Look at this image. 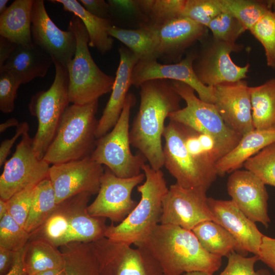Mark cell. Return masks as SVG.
Masks as SVG:
<instances>
[{
	"label": "cell",
	"mask_w": 275,
	"mask_h": 275,
	"mask_svg": "<svg viewBox=\"0 0 275 275\" xmlns=\"http://www.w3.org/2000/svg\"><path fill=\"white\" fill-rule=\"evenodd\" d=\"M140 87V106L130 129V142L152 169L159 170L164 166L162 138L164 122L171 113L180 108L181 98L171 80H150Z\"/></svg>",
	"instance_id": "cell-1"
},
{
	"label": "cell",
	"mask_w": 275,
	"mask_h": 275,
	"mask_svg": "<svg viewBox=\"0 0 275 275\" xmlns=\"http://www.w3.org/2000/svg\"><path fill=\"white\" fill-rule=\"evenodd\" d=\"M135 245L155 259L163 275L195 271L213 275L222 265V258L207 252L192 231L176 225L159 224Z\"/></svg>",
	"instance_id": "cell-2"
},
{
	"label": "cell",
	"mask_w": 275,
	"mask_h": 275,
	"mask_svg": "<svg viewBox=\"0 0 275 275\" xmlns=\"http://www.w3.org/2000/svg\"><path fill=\"white\" fill-rule=\"evenodd\" d=\"M142 171L145 180L137 186L140 200L122 222L107 226L104 237L111 241L135 245L160 224L162 202L169 187L161 170H155L145 163Z\"/></svg>",
	"instance_id": "cell-3"
},
{
	"label": "cell",
	"mask_w": 275,
	"mask_h": 275,
	"mask_svg": "<svg viewBox=\"0 0 275 275\" xmlns=\"http://www.w3.org/2000/svg\"><path fill=\"white\" fill-rule=\"evenodd\" d=\"M98 101L66 108L44 160L54 164L91 156L97 141Z\"/></svg>",
	"instance_id": "cell-4"
},
{
	"label": "cell",
	"mask_w": 275,
	"mask_h": 275,
	"mask_svg": "<svg viewBox=\"0 0 275 275\" xmlns=\"http://www.w3.org/2000/svg\"><path fill=\"white\" fill-rule=\"evenodd\" d=\"M68 29L76 40L74 57L67 67L70 102L84 105L98 101L112 91L115 77L103 72L94 62L89 48V35L81 20L73 15Z\"/></svg>",
	"instance_id": "cell-5"
},
{
	"label": "cell",
	"mask_w": 275,
	"mask_h": 275,
	"mask_svg": "<svg viewBox=\"0 0 275 275\" xmlns=\"http://www.w3.org/2000/svg\"><path fill=\"white\" fill-rule=\"evenodd\" d=\"M53 60L54 80L49 88L33 95L29 105L30 114L38 120L33 138V149L40 159L43 157L58 129L62 116L69 106V77L67 68Z\"/></svg>",
	"instance_id": "cell-6"
},
{
	"label": "cell",
	"mask_w": 275,
	"mask_h": 275,
	"mask_svg": "<svg viewBox=\"0 0 275 275\" xmlns=\"http://www.w3.org/2000/svg\"><path fill=\"white\" fill-rule=\"evenodd\" d=\"M136 98L128 94L121 114L112 130L97 139L91 158L104 165L113 174L121 178H130L140 174L147 161L139 152L133 154L130 149L129 119Z\"/></svg>",
	"instance_id": "cell-7"
},
{
	"label": "cell",
	"mask_w": 275,
	"mask_h": 275,
	"mask_svg": "<svg viewBox=\"0 0 275 275\" xmlns=\"http://www.w3.org/2000/svg\"><path fill=\"white\" fill-rule=\"evenodd\" d=\"M163 138L164 166L176 183L186 188L207 192L218 176L216 170L200 162L189 153L184 144L181 124L170 120Z\"/></svg>",
	"instance_id": "cell-8"
},
{
	"label": "cell",
	"mask_w": 275,
	"mask_h": 275,
	"mask_svg": "<svg viewBox=\"0 0 275 275\" xmlns=\"http://www.w3.org/2000/svg\"><path fill=\"white\" fill-rule=\"evenodd\" d=\"M175 91L183 99L185 107L171 113L172 120L197 131L210 134L217 139L230 151L239 143L242 136L229 128L224 123L214 104L205 102L188 85L171 80Z\"/></svg>",
	"instance_id": "cell-9"
},
{
	"label": "cell",
	"mask_w": 275,
	"mask_h": 275,
	"mask_svg": "<svg viewBox=\"0 0 275 275\" xmlns=\"http://www.w3.org/2000/svg\"><path fill=\"white\" fill-rule=\"evenodd\" d=\"M201 46L193 61V67L200 81L204 85L214 87L217 85L242 80L247 77L250 64L237 65L232 61L231 53L240 51L243 46L229 43L207 36L201 41Z\"/></svg>",
	"instance_id": "cell-10"
},
{
	"label": "cell",
	"mask_w": 275,
	"mask_h": 275,
	"mask_svg": "<svg viewBox=\"0 0 275 275\" xmlns=\"http://www.w3.org/2000/svg\"><path fill=\"white\" fill-rule=\"evenodd\" d=\"M25 132L0 176V199L9 200L30 186L48 178L50 164L39 159L33 149V138Z\"/></svg>",
	"instance_id": "cell-11"
},
{
	"label": "cell",
	"mask_w": 275,
	"mask_h": 275,
	"mask_svg": "<svg viewBox=\"0 0 275 275\" xmlns=\"http://www.w3.org/2000/svg\"><path fill=\"white\" fill-rule=\"evenodd\" d=\"M90 243L101 275H163L158 263L141 248L105 237Z\"/></svg>",
	"instance_id": "cell-12"
},
{
	"label": "cell",
	"mask_w": 275,
	"mask_h": 275,
	"mask_svg": "<svg viewBox=\"0 0 275 275\" xmlns=\"http://www.w3.org/2000/svg\"><path fill=\"white\" fill-rule=\"evenodd\" d=\"M145 179L144 173L121 178L109 170H105L97 196L88 206L89 213L93 217L108 218L112 223L122 222L137 205L132 198V192Z\"/></svg>",
	"instance_id": "cell-13"
},
{
	"label": "cell",
	"mask_w": 275,
	"mask_h": 275,
	"mask_svg": "<svg viewBox=\"0 0 275 275\" xmlns=\"http://www.w3.org/2000/svg\"><path fill=\"white\" fill-rule=\"evenodd\" d=\"M104 172L103 166L90 156L52 164L48 178L54 189L57 204L81 193L97 194Z\"/></svg>",
	"instance_id": "cell-14"
},
{
	"label": "cell",
	"mask_w": 275,
	"mask_h": 275,
	"mask_svg": "<svg viewBox=\"0 0 275 275\" xmlns=\"http://www.w3.org/2000/svg\"><path fill=\"white\" fill-rule=\"evenodd\" d=\"M207 199L204 191L186 188L176 183L171 185L163 200L160 224L191 231L201 223L214 221Z\"/></svg>",
	"instance_id": "cell-15"
},
{
	"label": "cell",
	"mask_w": 275,
	"mask_h": 275,
	"mask_svg": "<svg viewBox=\"0 0 275 275\" xmlns=\"http://www.w3.org/2000/svg\"><path fill=\"white\" fill-rule=\"evenodd\" d=\"M195 55V51L189 52L183 59L175 63L162 64L157 60L139 61L132 71L131 84L139 88L143 83L156 79L179 81L191 87L202 100L214 104L213 87L203 84L193 69Z\"/></svg>",
	"instance_id": "cell-16"
},
{
	"label": "cell",
	"mask_w": 275,
	"mask_h": 275,
	"mask_svg": "<svg viewBox=\"0 0 275 275\" xmlns=\"http://www.w3.org/2000/svg\"><path fill=\"white\" fill-rule=\"evenodd\" d=\"M31 32L35 45L67 67L75 52V36L71 30L64 31L56 25L49 16L43 0L34 1Z\"/></svg>",
	"instance_id": "cell-17"
},
{
	"label": "cell",
	"mask_w": 275,
	"mask_h": 275,
	"mask_svg": "<svg viewBox=\"0 0 275 275\" xmlns=\"http://www.w3.org/2000/svg\"><path fill=\"white\" fill-rule=\"evenodd\" d=\"M227 188L231 200L249 218L268 227L269 196L265 184L258 177L245 169L236 170L229 176Z\"/></svg>",
	"instance_id": "cell-18"
},
{
	"label": "cell",
	"mask_w": 275,
	"mask_h": 275,
	"mask_svg": "<svg viewBox=\"0 0 275 275\" xmlns=\"http://www.w3.org/2000/svg\"><path fill=\"white\" fill-rule=\"evenodd\" d=\"M213 88L214 105L225 124L241 136L255 129L247 82L242 79L222 83Z\"/></svg>",
	"instance_id": "cell-19"
},
{
	"label": "cell",
	"mask_w": 275,
	"mask_h": 275,
	"mask_svg": "<svg viewBox=\"0 0 275 275\" xmlns=\"http://www.w3.org/2000/svg\"><path fill=\"white\" fill-rule=\"evenodd\" d=\"M152 28L157 39L158 59L166 63L179 62L185 51L208 32L207 27L183 17Z\"/></svg>",
	"instance_id": "cell-20"
},
{
	"label": "cell",
	"mask_w": 275,
	"mask_h": 275,
	"mask_svg": "<svg viewBox=\"0 0 275 275\" xmlns=\"http://www.w3.org/2000/svg\"><path fill=\"white\" fill-rule=\"evenodd\" d=\"M207 203L214 222L226 229L245 252L258 255L264 235L256 223L249 218L231 200L209 197Z\"/></svg>",
	"instance_id": "cell-21"
},
{
	"label": "cell",
	"mask_w": 275,
	"mask_h": 275,
	"mask_svg": "<svg viewBox=\"0 0 275 275\" xmlns=\"http://www.w3.org/2000/svg\"><path fill=\"white\" fill-rule=\"evenodd\" d=\"M120 61L110 97L98 120L96 131L98 139L108 133L117 122L123 109L131 84L133 68L139 61L128 48H119Z\"/></svg>",
	"instance_id": "cell-22"
},
{
	"label": "cell",
	"mask_w": 275,
	"mask_h": 275,
	"mask_svg": "<svg viewBox=\"0 0 275 275\" xmlns=\"http://www.w3.org/2000/svg\"><path fill=\"white\" fill-rule=\"evenodd\" d=\"M91 195L81 193L67 199L69 213V230L67 243H91L104 237L105 218L96 217L88 211ZM66 243V244H67Z\"/></svg>",
	"instance_id": "cell-23"
},
{
	"label": "cell",
	"mask_w": 275,
	"mask_h": 275,
	"mask_svg": "<svg viewBox=\"0 0 275 275\" xmlns=\"http://www.w3.org/2000/svg\"><path fill=\"white\" fill-rule=\"evenodd\" d=\"M52 64V58L34 44L29 46L18 45L0 71L10 73L24 84L36 78L44 77Z\"/></svg>",
	"instance_id": "cell-24"
},
{
	"label": "cell",
	"mask_w": 275,
	"mask_h": 275,
	"mask_svg": "<svg viewBox=\"0 0 275 275\" xmlns=\"http://www.w3.org/2000/svg\"><path fill=\"white\" fill-rule=\"evenodd\" d=\"M275 142V129H254L242 136L237 145L216 164L218 176L240 169L244 163L262 149Z\"/></svg>",
	"instance_id": "cell-25"
},
{
	"label": "cell",
	"mask_w": 275,
	"mask_h": 275,
	"mask_svg": "<svg viewBox=\"0 0 275 275\" xmlns=\"http://www.w3.org/2000/svg\"><path fill=\"white\" fill-rule=\"evenodd\" d=\"M34 0H15L0 14V36L18 45L29 46L33 42L32 10Z\"/></svg>",
	"instance_id": "cell-26"
},
{
	"label": "cell",
	"mask_w": 275,
	"mask_h": 275,
	"mask_svg": "<svg viewBox=\"0 0 275 275\" xmlns=\"http://www.w3.org/2000/svg\"><path fill=\"white\" fill-rule=\"evenodd\" d=\"M49 2L62 5L63 9L73 14L82 22L89 35V46L94 47L102 54L113 47L114 39L109 36L108 30L114 24L112 19L95 16L88 12L76 0H52Z\"/></svg>",
	"instance_id": "cell-27"
},
{
	"label": "cell",
	"mask_w": 275,
	"mask_h": 275,
	"mask_svg": "<svg viewBox=\"0 0 275 275\" xmlns=\"http://www.w3.org/2000/svg\"><path fill=\"white\" fill-rule=\"evenodd\" d=\"M191 231L202 246L213 255L222 258L233 252L244 256L248 254L226 229L213 221L201 223Z\"/></svg>",
	"instance_id": "cell-28"
},
{
	"label": "cell",
	"mask_w": 275,
	"mask_h": 275,
	"mask_svg": "<svg viewBox=\"0 0 275 275\" xmlns=\"http://www.w3.org/2000/svg\"><path fill=\"white\" fill-rule=\"evenodd\" d=\"M108 34L123 43L139 61L157 60V39L152 27L141 23L138 29H126L113 24Z\"/></svg>",
	"instance_id": "cell-29"
},
{
	"label": "cell",
	"mask_w": 275,
	"mask_h": 275,
	"mask_svg": "<svg viewBox=\"0 0 275 275\" xmlns=\"http://www.w3.org/2000/svg\"><path fill=\"white\" fill-rule=\"evenodd\" d=\"M253 123L255 129H275V78L249 87Z\"/></svg>",
	"instance_id": "cell-30"
},
{
	"label": "cell",
	"mask_w": 275,
	"mask_h": 275,
	"mask_svg": "<svg viewBox=\"0 0 275 275\" xmlns=\"http://www.w3.org/2000/svg\"><path fill=\"white\" fill-rule=\"evenodd\" d=\"M59 249L63 255L66 275H101L90 243L71 242L62 245Z\"/></svg>",
	"instance_id": "cell-31"
},
{
	"label": "cell",
	"mask_w": 275,
	"mask_h": 275,
	"mask_svg": "<svg viewBox=\"0 0 275 275\" xmlns=\"http://www.w3.org/2000/svg\"><path fill=\"white\" fill-rule=\"evenodd\" d=\"M25 263L29 275L64 267V257L60 250L41 239L30 240L27 244Z\"/></svg>",
	"instance_id": "cell-32"
},
{
	"label": "cell",
	"mask_w": 275,
	"mask_h": 275,
	"mask_svg": "<svg viewBox=\"0 0 275 275\" xmlns=\"http://www.w3.org/2000/svg\"><path fill=\"white\" fill-rule=\"evenodd\" d=\"M69 230V213L65 200L58 204L45 222L30 234V240H43L59 248L67 243Z\"/></svg>",
	"instance_id": "cell-33"
},
{
	"label": "cell",
	"mask_w": 275,
	"mask_h": 275,
	"mask_svg": "<svg viewBox=\"0 0 275 275\" xmlns=\"http://www.w3.org/2000/svg\"><path fill=\"white\" fill-rule=\"evenodd\" d=\"M138 15L144 24L160 26L181 16L186 0H137Z\"/></svg>",
	"instance_id": "cell-34"
},
{
	"label": "cell",
	"mask_w": 275,
	"mask_h": 275,
	"mask_svg": "<svg viewBox=\"0 0 275 275\" xmlns=\"http://www.w3.org/2000/svg\"><path fill=\"white\" fill-rule=\"evenodd\" d=\"M57 205L54 189L47 178L36 186L31 208L24 225L26 231L31 234L37 230Z\"/></svg>",
	"instance_id": "cell-35"
},
{
	"label": "cell",
	"mask_w": 275,
	"mask_h": 275,
	"mask_svg": "<svg viewBox=\"0 0 275 275\" xmlns=\"http://www.w3.org/2000/svg\"><path fill=\"white\" fill-rule=\"evenodd\" d=\"M222 12L237 19L246 30L251 29L270 10L269 1L216 0Z\"/></svg>",
	"instance_id": "cell-36"
},
{
	"label": "cell",
	"mask_w": 275,
	"mask_h": 275,
	"mask_svg": "<svg viewBox=\"0 0 275 275\" xmlns=\"http://www.w3.org/2000/svg\"><path fill=\"white\" fill-rule=\"evenodd\" d=\"M243 167L255 175L265 185L275 187V142L248 159Z\"/></svg>",
	"instance_id": "cell-37"
},
{
	"label": "cell",
	"mask_w": 275,
	"mask_h": 275,
	"mask_svg": "<svg viewBox=\"0 0 275 275\" xmlns=\"http://www.w3.org/2000/svg\"><path fill=\"white\" fill-rule=\"evenodd\" d=\"M250 31L263 46L268 66L275 69V13L272 9Z\"/></svg>",
	"instance_id": "cell-38"
},
{
	"label": "cell",
	"mask_w": 275,
	"mask_h": 275,
	"mask_svg": "<svg viewBox=\"0 0 275 275\" xmlns=\"http://www.w3.org/2000/svg\"><path fill=\"white\" fill-rule=\"evenodd\" d=\"M30 234L9 213L0 219V247L16 252L28 243Z\"/></svg>",
	"instance_id": "cell-39"
},
{
	"label": "cell",
	"mask_w": 275,
	"mask_h": 275,
	"mask_svg": "<svg viewBox=\"0 0 275 275\" xmlns=\"http://www.w3.org/2000/svg\"><path fill=\"white\" fill-rule=\"evenodd\" d=\"M212 37L229 43H236L237 39L246 30L241 23L230 14L222 12L207 26Z\"/></svg>",
	"instance_id": "cell-40"
},
{
	"label": "cell",
	"mask_w": 275,
	"mask_h": 275,
	"mask_svg": "<svg viewBox=\"0 0 275 275\" xmlns=\"http://www.w3.org/2000/svg\"><path fill=\"white\" fill-rule=\"evenodd\" d=\"M222 12L216 0H186L181 17L207 28L211 21Z\"/></svg>",
	"instance_id": "cell-41"
},
{
	"label": "cell",
	"mask_w": 275,
	"mask_h": 275,
	"mask_svg": "<svg viewBox=\"0 0 275 275\" xmlns=\"http://www.w3.org/2000/svg\"><path fill=\"white\" fill-rule=\"evenodd\" d=\"M228 259L226 267L219 275H271L267 269L255 270V264L259 261L258 255L248 257L233 252Z\"/></svg>",
	"instance_id": "cell-42"
},
{
	"label": "cell",
	"mask_w": 275,
	"mask_h": 275,
	"mask_svg": "<svg viewBox=\"0 0 275 275\" xmlns=\"http://www.w3.org/2000/svg\"><path fill=\"white\" fill-rule=\"evenodd\" d=\"M36 186H30L7 200L8 213L24 228L32 205Z\"/></svg>",
	"instance_id": "cell-43"
},
{
	"label": "cell",
	"mask_w": 275,
	"mask_h": 275,
	"mask_svg": "<svg viewBox=\"0 0 275 275\" xmlns=\"http://www.w3.org/2000/svg\"><path fill=\"white\" fill-rule=\"evenodd\" d=\"M21 84L10 73L0 71V110L2 113L9 114L13 111L17 90Z\"/></svg>",
	"instance_id": "cell-44"
},
{
	"label": "cell",
	"mask_w": 275,
	"mask_h": 275,
	"mask_svg": "<svg viewBox=\"0 0 275 275\" xmlns=\"http://www.w3.org/2000/svg\"><path fill=\"white\" fill-rule=\"evenodd\" d=\"M258 256L275 273V238L263 236Z\"/></svg>",
	"instance_id": "cell-45"
},
{
	"label": "cell",
	"mask_w": 275,
	"mask_h": 275,
	"mask_svg": "<svg viewBox=\"0 0 275 275\" xmlns=\"http://www.w3.org/2000/svg\"><path fill=\"white\" fill-rule=\"evenodd\" d=\"M84 8L92 15L105 19H110L111 8L108 2L104 0L78 1Z\"/></svg>",
	"instance_id": "cell-46"
},
{
	"label": "cell",
	"mask_w": 275,
	"mask_h": 275,
	"mask_svg": "<svg viewBox=\"0 0 275 275\" xmlns=\"http://www.w3.org/2000/svg\"><path fill=\"white\" fill-rule=\"evenodd\" d=\"M15 134L11 139H7L2 142L0 145V166H3L6 161V158L17 139L22 136L26 131L29 130V124L26 122L19 123L16 127Z\"/></svg>",
	"instance_id": "cell-47"
},
{
	"label": "cell",
	"mask_w": 275,
	"mask_h": 275,
	"mask_svg": "<svg viewBox=\"0 0 275 275\" xmlns=\"http://www.w3.org/2000/svg\"><path fill=\"white\" fill-rule=\"evenodd\" d=\"M26 246L27 244L16 252L14 263L9 271L5 275H29L25 263Z\"/></svg>",
	"instance_id": "cell-48"
},
{
	"label": "cell",
	"mask_w": 275,
	"mask_h": 275,
	"mask_svg": "<svg viewBox=\"0 0 275 275\" xmlns=\"http://www.w3.org/2000/svg\"><path fill=\"white\" fill-rule=\"evenodd\" d=\"M17 44L2 36H0V68L16 49Z\"/></svg>",
	"instance_id": "cell-49"
},
{
	"label": "cell",
	"mask_w": 275,
	"mask_h": 275,
	"mask_svg": "<svg viewBox=\"0 0 275 275\" xmlns=\"http://www.w3.org/2000/svg\"><path fill=\"white\" fill-rule=\"evenodd\" d=\"M16 252L0 247V275H5L11 268Z\"/></svg>",
	"instance_id": "cell-50"
},
{
	"label": "cell",
	"mask_w": 275,
	"mask_h": 275,
	"mask_svg": "<svg viewBox=\"0 0 275 275\" xmlns=\"http://www.w3.org/2000/svg\"><path fill=\"white\" fill-rule=\"evenodd\" d=\"M107 2L111 6V9H117L123 12L137 14L136 0H109Z\"/></svg>",
	"instance_id": "cell-51"
},
{
	"label": "cell",
	"mask_w": 275,
	"mask_h": 275,
	"mask_svg": "<svg viewBox=\"0 0 275 275\" xmlns=\"http://www.w3.org/2000/svg\"><path fill=\"white\" fill-rule=\"evenodd\" d=\"M19 124V123L16 119L14 118H10L0 124V133L4 132L10 127L13 126L17 127Z\"/></svg>",
	"instance_id": "cell-52"
},
{
	"label": "cell",
	"mask_w": 275,
	"mask_h": 275,
	"mask_svg": "<svg viewBox=\"0 0 275 275\" xmlns=\"http://www.w3.org/2000/svg\"><path fill=\"white\" fill-rule=\"evenodd\" d=\"M36 275H66L64 267L45 271Z\"/></svg>",
	"instance_id": "cell-53"
},
{
	"label": "cell",
	"mask_w": 275,
	"mask_h": 275,
	"mask_svg": "<svg viewBox=\"0 0 275 275\" xmlns=\"http://www.w3.org/2000/svg\"><path fill=\"white\" fill-rule=\"evenodd\" d=\"M8 213L7 201L0 199V219Z\"/></svg>",
	"instance_id": "cell-54"
},
{
	"label": "cell",
	"mask_w": 275,
	"mask_h": 275,
	"mask_svg": "<svg viewBox=\"0 0 275 275\" xmlns=\"http://www.w3.org/2000/svg\"><path fill=\"white\" fill-rule=\"evenodd\" d=\"M8 0H0V14L4 12L7 9V4Z\"/></svg>",
	"instance_id": "cell-55"
},
{
	"label": "cell",
	"mask_w": 275,
	"mask_h": 275,
	"mask_svg": "<svg viewBox=\"0 0 275 275\" xmlns=\"http://www.w3.org/2000/svg\"><path fill=\"white\" fill-rule=\"evenodd\" d=\"M183 275H211L209 273L201 271H195L184 273Z\"/></svg>",
	"instance_id": "cell-56"
},
{
	"label": "cell",
	"mask_w": 275,
	"mask_h": 275,
	"mask_svg": "<svg viewBox=\"0 0 275 275\" xmlns=\"http://www.w3.org/2000/svg\"><path fill=\"white\" fill-rule=\"evenodd\" d=\"M271 9L273 12L275 13V0H270Z\"/></svg>",
	"instance_id": "cell-57"
}]
</instances>
